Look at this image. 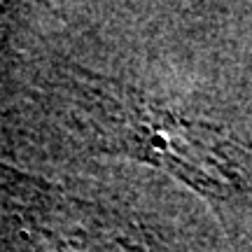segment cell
I'll list each match as a JSON object with an SVG mask.
<instances>
[{"instance_id":"obj_1","label":"cell","mask_w":252,"mask_h":252,"mask_svg":"<svg viewBox=\"0 0 252 252\" xmlns=\"http://www.w3.org/2000/svg\"><path fill=\"white\" fill-rule=\"evenodd\" d=\"M87 115L103 152L126 154L194 189L238 252H252V150L229 128L182 117L133 91L84 87Z\"/></svg>"}]
</instances>
